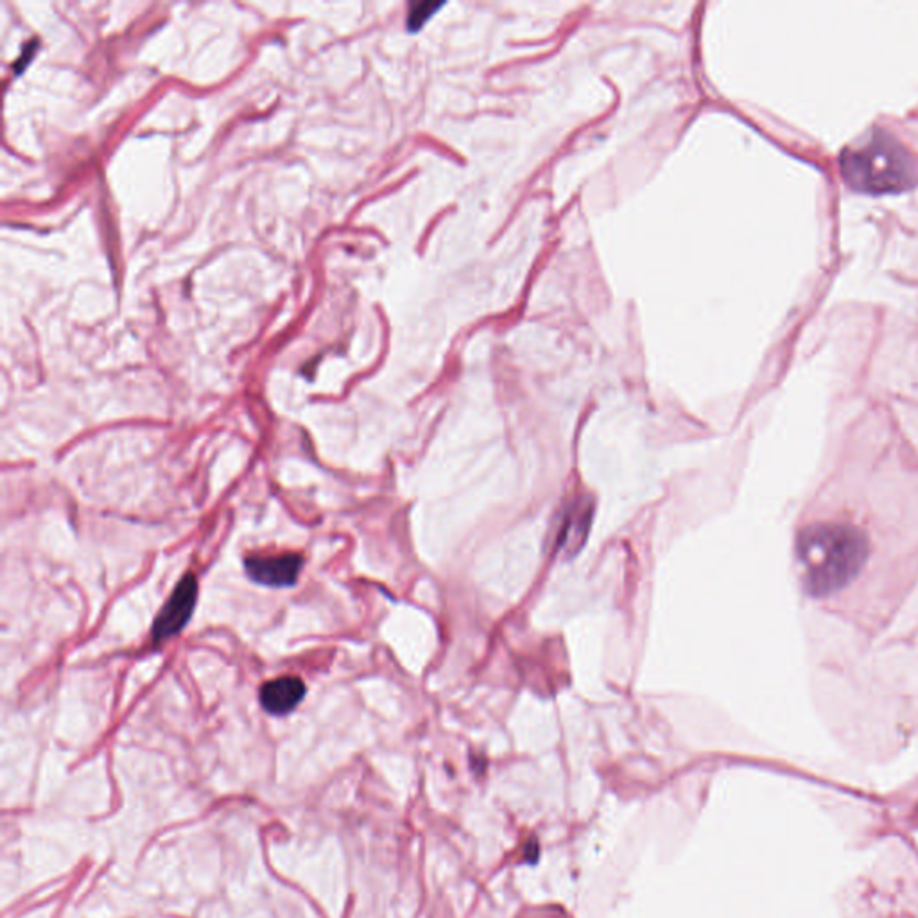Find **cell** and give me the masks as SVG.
<instances>
[{"instance_id":"6","label":"cell","mask_w":918,"mask_h":918,"mask_svg":"<svg viewBox=\"0 0 918 918\" xmlns=\"http://www.w3.org/2000/svg\"><path fill=\"white\" fill-rule=\"evenodd\" d=\"M304 697L305 684L296 677L275 678L264 684L261 689L262 707L273 715H285L295 711Z\"/></svg>"},{"instance_id":"7","label":"cell","mask_w":918,"mask_h":918,"mask_svg":"<svg viewBox=\"0 0 918 918\" xmlns=\"http://www.w3.org/2000/svg\"><path fill=\"white\" fill-rule=\"evenodd\" d=\"M444 4H436V2H420V4H413L409 17H407V28L409 31H418L422 25L426 24L430 17L435 15L436 11L440 10Z\"/></svg>"},{"instance_id":"1","label":"cell","mask_w":918,"mask_h":918,"mask_svg":"<svg viewBox=\"0 0 918 918\" xmlns=\"http://www.w3.org/2000/svg\"><path fill=\"white\" fill-rule=\"evenodd\" d=\"M846 456L817 489L795 535L798 586L823 609L877 619L918 566V499L889 510L868 495L863 450Z\"/></svg>"},{"instance_id":"3","label":"cell","mask_w":918,"mask_h":918,"mask_svg":"<svg viewBox=\"0 0 918 918\" xmlns=\"http://www.w3.org/2000/svg\"><path fill=\"white\" fill-rule=\"evenodd\" d=\"M196 598H198L196 578L193 575L184 576L176 586L175 592L171 594L170 601L156 615L155 624H153L155 643H164L167 638L175 637L187 626L193 618Z\"/></svg>"},{"instance_id":"5","label":"cell","mask_w":918,"mask_h":918,"mask_svg":"<svg viewBox=\"0 0 918 918\" xmlns=\"http://www.w3.org/2000/svg\"><path fill=\"white\" fill-rule=\"evenodd\" d=\"M592 523V506L583 499L569 504L561 517L556 533L555 551L564 556H575L586 544Z\"/></svg>"},{"instance_id":"4","label":"cell","mask_w":918,"mask_h":918,"mask_svg":"<svg viewBox=\"0 0 918 918\" xmlns=\"http://www.w3.org/2000/svg\"><path fill=\"white\" fill-rule=\"evenodd\" d=\"M300 555L250 556L244 561L247 575L259 586L282 587L295 586L302 570Z\"/></svg>"},{"instance_id":"2","label":"cell","mask_w":918,"mask_h":918,"mask_svg":"<svg viewBox=\"0 0 918 918\" xmlns=\"http://www.w3.org/2000/svg\"><path fill=\"white\" fill-rule=\"evenodd\" d=\"M840 167L851 189L872 196L903 193L911 189L918 179L915 156L883 130L872 131L861 144L845 150Z\"/></svg>"}]
</instances>
